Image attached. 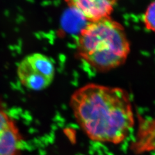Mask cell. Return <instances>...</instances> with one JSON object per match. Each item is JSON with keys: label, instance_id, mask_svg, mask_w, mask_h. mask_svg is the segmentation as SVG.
Masks as SVG:
<instances>
[{"label": "cell", "instance_id": "8992f818", "mask_svg": "<svg viewBox=\"0 0 155 155\" xmlns=\"http://www.w3.org/2000/svg\"><path fill=\"white\" fill-rule=\"evenodd\" d=\"M152 143V148H155V119L143 120L139 129L137 142Z\"/></svg>", "mask_w": 155, "mask_h": 155}, {"label": "cell", "instance_id": "5b68a950", "mask_svg": "<svg viewBox=\"0 0 155 155\" xmlns=\"http://www.w3.org/2000/svg\"><path fill=\"white\" fill-rule=\"evenodd\" d=\"M70 8L82 15L90 22L99 21L110 17L116 1L77 0L67 1Z\"/></svg>", "mask_w": 155, "mask_h": 155}, {"label": "cell", "instance_id": "7a4b0ae2", "mask_svg": "<svg viewBox=\"0 0 155 155\" xmlns=\"http://www.w3.org/2000/svg\"><path fill=\"white\" fill-rule=\"evenodd\" d=\"M79 58L100 72H106L123 64L130 45L122 25L110 18L90 22L78 36Z\"/></svg>", "mask_w": 155, "mask_h": 155}, {"label": "cell", "instance_id": "3957f363", "mask_svg": "<svg viewBox=\"0 0 155 155\" xmlns=\"http://www.w3.org/2000/svg\"><path fill=\"white\" fill-rule=\"evenodd\" d=\"M17 74L25 87L41 91L47 88L52 82L55 68L49 57L40 53H33L25 56L19 63Z\"/></svg>", "mask_w": 155, "mask_h": 155}, {"label": "cell", "instance_id": "6da1fadb", "mask_svg": "<svg viewBox=\"0 0 155 155\" xmlns=\"http://www.w3.org/2000/svg\"><path fill=\"white\" fill-rule=\"evenodd\" d=\"M70 105L83 132L96 142L120 144L134 124L129 97L121 88L86 84L73 93Z\"/></svg>", "mask_w": 155, "mask_h": 155}, {"label": "cell", "instance_id": "277c9868", "mask_svg": "<svg viewBox=\"0 0 155 155\" xmlns=\"http://www.w3.org/2000/svg\"><path fill=\"white\" fill-rule=\"evenodd\" d=\"M24 146L20 129L0 101V155H21Z\"/></svg>", "mask_w": 155, "mask_h": 155}, {"label": "cell", "instance_id": "52a82bcc", "mask_svg": "<svg viewBox=\"0 0 155 155\" xmlns=\"http://www.w3.org/2000/svg\"><path fill=\"white\" fill-rule=\"evenodd\" d=\"M143 20L145 28L155 32V1L147 7Z\"/></svg>", "mask_w": 155, "mask_h": 155}]
</instances>
